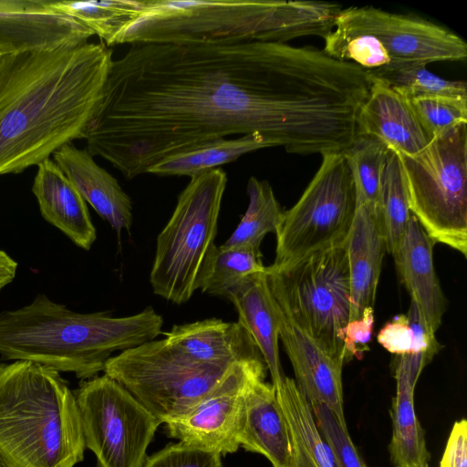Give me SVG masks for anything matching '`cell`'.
Segmentation results:
<instances>
[{"label":"cell","mask_w":467,"mask_h":467,"mask_svg":"<svg viewBox=\"0 0 467 467\" xmlns=\"http://www.w3.org/2000/svg\"><path fill=\"white\" fill-rule=\"evenodd\" d=\"M358 107L349 63L285 43L132 44L112 60L86 150L131 180L206 141L257 133L291 153L337 151Z\"/></svg>","instance_id":"cell-1"},{"label":"cell","mask_w":467,"mask_h":467,"mask_svg":"<svg viewBox=\"0 0 467 467\" xmlns=\"http://www.w3.org/2000/svg\"><path fill=\"white\" fill-rule=\"evenodd\" d=\"M112 60L104 43L88 42L0 56V175L85 139Z\"/></svg>","instance_id":"cell-2"},{"label":"cell","mask_w":467,"mask_h":467,"mask_svg":"<svg viewBox=\"0 0 467 467\" xmlns=\"http://www.w3.org/2000/svg\"><path fill=\"white\" fill-rule=\"evenodd\" d=\"M163 323L151 306L127 317L78 313L39 294L30 304L0 314V355L85 380L103 371L114 352L156 339Z\"/></svg>","instance_id":"cell-3"},{"label":"cell","mask_w":467,"mask_h":467,"mask_svg":"<svg viewBox=\"0 0 467 467\" xmlns=\"http://www.w3.org/2000/svg\"><path fill=\"white\" fill-rule=\"evenodd\" d=\"M341 9L323 1L142 0L141 13L120 44L232 45L325 38Z\"/></svg>","instance_id":"cell-4"},{"label":"cell","mask_w":467,"mask_h":467,"mask_svg":"<svg viewBox=\"0 0 467 467\" xmlns=\"http://www.w3.org/2000/svg\"><path fill=\"white\" fill-rule=\"evenodd\" d=\"M85 449L76 396L60 372L26 360L0 364L3 467H74Z\"/></svg>","instance_id":"cell-5"},{"label":"cell","mask_w":467,"mask_h":467,"mask_svg":"<svg viewBox=\"0 0 467 467\" xmlns=\"http://www.w3.org/2000/svg\"><path fill=\"white\" fill-rule=\"evenodd\" d=\"M324 41L326 54L366 71L467 57L465 41L448 28L373 6L342 8Z\"/></svg>","instance_id":"cell-6"},{"label":"cell","mask_w":467,"mask_h":467,"mask_svg":"<svg viewBox=\"0 0 467 467\" xmlns=\"http://www.w3.org/2000/svg\"><path fill=\"white\" fill-rule=\"evenodd\" d=\"M226 183L225 171L216 168L191 178L180 193L156 240L150 273L155 295L182 305L198 289L203 261L215 244Z\"/></svg>","instance_id":"cell-7"},{"label":"cell","mask_w":467,"mask_h":467,"mask_svg":"<svg viewBox=\"0 0 467 467\" xmlns=\"http://www.w3.org/2000/svg\"><path fill=\"white\" fill-rule=\"evenodd\" d=\"M266 274L277 303L332 358L345 364L350 317L347 243Z\"/></svg>","instance_id":"cell-8"},{"label":"cell","mask_w":467,"mask_h":467,"mask_svg":"<svg viewBox=\"0 0 467 467\" xmlns=\"http://www.w3.org/2000/svg\"><path fill=\"white\" fill-rule=\"evenodd\" d=\"M409 208L427 234L467 255V123L400 156Z\"/></svg>","instance_id":"cell-9"},{"label":"cell","mask_w":467,"mask_h":467,"mask_svg":"<svg viewBox=\"0 0 467 467\" xmlns=\"http://www.w3.org/2000/svg\"><path fill=\"white\" fill-rule=\"evenodd\" d=\"M234 364L201 362L165 339H153L110 357L103 372L163 423L192 408Z\"/></svg>","instance_id":"cell-10"},{"label":"cell","mask_w":467,"mask_h":467,"mask_svg":"<svg viewBox=\"0 0 467 467\" xmlns=\"http://www.w3.org/2000/svg\"><path fill=\"white\" fill-rule=\"evenodd\" d=\"M356 194L343 152L322 162L298 201L285 211L275 230L270 270L286 267L317 252L347 243L356 212Z\"/></svg>","instance_id":"cell-11"},{"label":"cell","mask_w":467,"mask_h":467,"mask_svg":"<svg viewBox=\"0 0 467 467\" xmlns=\"http://www.w3.org/2000/svg\"><path fill=\"white\" fill-rule=\"evenodd\" d=\"M74 394L86 448L95 454L96 467H143L161 422L105 374L81 380Z\"/></svg>","instance_id":"cell-12"},{"label":"cell","mask_w":467,"mask_h":467,"mask_svg":"<svg viewBox=\"0 0 467 467\" xmlns=\"http://www.w3.org/2000/svg\"><path fill=\"white\" fill-rule=\"evenodd\" d=\"M266 371L263 359L234 364L192 408L163 422L167 434L180 442L221 455L235 452L239 449L237 435L245 391L254 380L265 379Z\"/></svg>","instance_id":"cell-13"},{"label":"cell","mask_w":467,"mask_h":467,"mask_svg":"<svg viewBox=\"0 0 467 467\" xmlns=\"http://www.w3.org/2000/svg\"><path fill=\"white\" fill-rule=\"evenodd\" d=\"M93 35L48 0H0V48L7 53L78 46Z\"/></svg>","instance_id":"cell-14"},{"label":"cell","mask_w":467,"mask_h":467,"mask_svg":"<svg viewBox=\"0 0 467 467\" xmlns=\"http://www.w3.org/2000/svg\"><path fill=\"white\" fill-rule=\"evenodd\" d=\"M277 305L280 319L279 338L292 364L297 388L310 405H326L337 421L344 428H348L343 407L344 364L328 356L278 303Z\"/></svg>","instance_id":"cell-15"},{"label":"cell","mask_w":467,"mask_h":467,"mask_svg":"<svg viewBox=\"0 0 467 467\" xmlns=\"http://www.w3.org/2000/svg\"><path fill=\"white\" fill-rule=\"evenodd\" d=\"M368 76L370 88L358 115L357 137L377 140L400 156H415L431 140L420 124L410 100L382 81Z\"/></svg>","instance_id":"cell-16"},{"label":"cell","mask_w":467,"mask_h":467,"mask_svg":"<svg viewBox=\"0 0 467 467\" xmlns=\"http://www.w3.org/2000/svg\"><path fill=\"white\" fill-rule=\"evenodd\" d=\"M265 379L247 388L237 435L239 447L265 456L272 467H295L291 437L275 389Z\"/></svg>","instance_id":"cell-17"},{"label":"cell","mask_w":467,"mask_h":467,"mask_svg":"<svg viewBox=\"0 0 467 467\" xmlns=\"http://www.w3.org/2000/svg\"><path fill=\"white\" fill-rule=\"evenodd\" d=\"M435 244L411 214L400 245L392 254L411 301L434 333L441 324L446 307L445 296L434 269Z\"/></svg>","instance_id":"cell-18"},{"label":"cell","mask_w":467,"mask_h":467,"mask_svg":"<svg viewBox=\"0 0 467 467\" xmlns=\"http://www.w3.org/2000/svg\"><path fill=\"white\" fill-rule=\"evenodd\" d=\"M61 168L86 202L109 223L120 236L132 225V202L118 181L100 167L86 149L67 144L53 154Z\"/></svg>","instance_id":"cell-19"},{"label":"cell","mask_w":467,"mask_h":467,"mask_svg":"<svg viewBox=\"0 0 467 467\" xmlns=\"http://www.w3.org/2000/svg\"><path fill=\"white\" fill-rule=\"evenodd\" d=\"M385 252L378 209L370 204L357 206L347 240L351 304L349 321L359 319L367 307H373Z\"/></svg>","instance_id":"cell-20"},{"label":"cell","mask_w":467,"mask_h":467,"mask_svg":"<svg viewBox=\"0 0 467 467\" xmlns=\"http://www.w3.org/2000/svg\"><path fill=\"white\" fill-rule=\"evenodd\" d=\"M32 192L43 218L88 251L97 238L87 202L51 158L37 165Z\"/></svg>","instance_id":"cell-21"},{"label":"cell","mask_w":467,"mask_h":467,"mask_svg":"<svg viewBox=\"0 0 467 467\" xmlns=\"http://www.w3.org/2000/svg\"><path fill=\"white\" fill-rule=\"evenodd\" d=\"M164 339L190 358L204 363L231 365L263 359L252 337L239 322L208 318L174 325L165 333Z\"/></svg>","instance_id":"cell-22"},{"label":"cell","mask_w":467,"mask_h":467,"mask_svg":"<svg viewBox=\"0 0 467 467\" xmlns=\"http://www.w3.org/2000/svg\"><path fill=\"white\" fill-rule=\"evenodd\" d=\"M228 300L238 313V322L252 337L276 387L284 378L279 358V309L271 292L266 271L243 280Z\"/></svg>","instance_id":"cell-23"},{"label":"cell","mask_w":467,"mask_h":467,"mask_svg":"<svg viewBox=\"0 0 467 467\" xmlns=\"http://www.w3.org/2000/svg\"><path fill=\"white\" fill-rule=\"evenodd\" d=\"M395 379L396 394L390 410L392 436L388 447L391 463L394 467H426L430 454L414 408L418 379L411 377L404 356H398Z\"/></svg>","instance_id":"cell-24"},{"label":"cell","mask_w":467,"mask_h":467,"mask_svg":"<svg viewBox=\"0 0 467 467\" xmlns=\"http://www.w3.org/2000/svg\"><path fill=\"white\" fill-rule=\"evenodd\" d=\"M275 393L289 430L295 467H337L320 433L310 403L295 379L284 376Z\"/></svg>","instance_id":"cell-25"},{"label":"cell","mask_w":467,"mask_h":467,"mask_svg":"<svg viewBox=\"0 0 467 467\" xmlns=\"http://www.w3.org/2000/svg\"><path fill=\"white\" fill-rule=\"evenodd\" d=\"M268 147L275 146L257 133L242 135L236 139H217L167 157L152 165L148 172L192 178L232 162L244 154Z\"/></svg>","instance_id":"cell-26"},{"label":"cell","mask_w":467,"mask_h":467,"mask_svg":"<svg viewBox=\"0 0 467 467\" xmlns=\"http://www.w3.org/2000/svg\"><path fill=\"white\" fill-rule=\"evenodd\" d=\"M50 5L81 23L107 46L121 43L142 11V1H50Z\"/></svg>","instance_id":"cell-27"},{"label":"cell","mask_w":467,"mask_h":467,"mask_svg":"<svg viewBox=\"0 0 467 467\" xmlns=\"http://www.w3.org/2000/svg\"><path fill=\"white\" fill-rule=\"evenodd\" d=\"M266 271L261 252L246 248H223L215 244L205 257L198 280L202 293L228 299L246 277Z\"/></svg>","instance_id":"cell-28"},{"label":"cell","mask_w":467,"mask_h":467,"mask_svg":"<svg viewBox=\"0 0 467 467\" xmlns=\"http://www.w3.org/2000/svg\"><path fill=\"white\" fill-rule=\"evenodd\" d=\"M249 203L239 224L221 246L223 248H246L256 252L265 236L275 233L284 210L267 181L251 177L247 182Z\"/></svg>","instance_id":"cell-29"},{"label":"cell","mask_w":467,"mask_h":467,"mask_svg":"<svg viewBox=\"0 0 467 467\" xmlns=\"http://www.w3.org/2000/svg\"><path fill=\"white\" fill-rule=\"evenodd\" d=\"M378 213L386 252L392 255L400 245L411 213L400 155L389 150L380 182Z\"/></svg>","instance_id":"cell-30"},{"label":"cell","mask_w":467,"mask_h":467,"mask_svg":"<svg viewBox=\"0 0 467 467\" xmlns=\"http://www.w3.org/2000/svg\"><path fill=\"white\" fill-rule=\"evenodd\" d=\"M367 72L409 100L427 97L467 99L464 81L442 78L428 70L426 65H408Z\"/></svg>","instance_id":"cell-31"},{"label":"cell","mask_w":467,"mask_h":467,"mask_svg":"<svg viewBox=\"0 0 467 467\" xmlns=\"http://www.w3.org/2000/svg\"><path fill=\"white\" fill-rule=\"evenodd\" d=\"M351 173L356 204H370L378 209L380 182L389 150L380 141L357 137L342 151Z\"/></svg>","instance_id":"cell-32"},{"label":"cell","mask_w":467,"mask_h":467,"mask_svg":"<svg viewBox=\"0 0 467 467\" xmlns=\"http://www.w3.org/2000/svg\"><path fill=\"white\" fill-rule=\"evenodd\" d=\"M410 103L430 140L467 123V99L427 97L410 99Z\"/></svg>","instance_id":"cell-33"},{"label":"cell","mask_w":467,"mask_h":467,"mask_svg":"<svg viewBox=\"0 0 467 467\" xmlns=\"http://www.w3.org/2000/svg\"><path fill=\"white\" fill-rule=\"evenodd\" d=\"M317 426L330 447L337 467H366L356 450L348 428H344L336 416L324 404H311Z\"/></svg>","instance_id":"cell-34"},{"label":"cell","mask_w":467,"mask_h":467,"mask_svg":"<svg viewBox=\"0 0 467 467\" xmlns=\"http://www.w3.org/2000/svg\"><path fill=\"white\" fill-rule=\"evenodd\" d=\"M221 456L179 441L147 457L143 467H223Z\"/></svg>","instance_id":"cell-35"},{"label":"cell","mask_w":467,"mask_h":467,"mask_svg":"<svg viewBox=\"0 0 467 467\" xmlns=\"http://www.w3.org/2000/svg\"><path fill=\"white\" fill-rule=\"evenodd\" d=\"M377 339L392 354L410 355L413 346V331L408 316L405 314L395 316L379 330Z\"/></svg>","instance_id":"cell-36"},{"label":"cell","mask_w":467,"mask_h":467,"mask_svg":"<svg viewBox=\"0 0 467 467\" xmlns=\"http://www.w3.org/2000/svg\"><path fill=\"white\" fill-rule=\"evenodd\" d=\"M374 324V309L367 307L359 319L349 321L345 329L347 361L359 357L370 340Z\"/></svg>","instance_id":"cell-37"},{"label":"cell","mask_w":467,"mask_h":467,"mask_svg":"<svg viewBox=\"0 0 467 467\" xmlns=\"http://www.w3.org/2000/svg\"><path fill=\"white\" fill-rule=\"evenodd\" d=\"M440 467H467V421L454 422L444 449Z\"/></svg>","instance_id":"cell-38"},{"label":"cell","mask_w":467,"mask_h":467,"mask_svg":"<svg viewBox=\"0 0 467 467\" xmlns=\"http://www.w3.org/2000/svg\"><path fill=\"white\" fill-rule=\"evenodd\" d=\"M17 263L5 251L0 250V291L16 277Z\"/></svg>","instance_id":"cell-39"},{"label":"cell","mask_w":467,"mask_h":467,"mask_svg":"<svg viewBox=\"0 0 467 467\" xmlns=\"http://www.w3.org/2000/svg\"><path fill=\"white\" fill-rule=\"evenodd\" d=\"M7 52L5 51L4 49L0 48V56L3 55V54H6Z\"/></svg>","instance_id":"cell-40"},{"label":"cell","mask_w":467,"mask_h":467,"mask_svg":"<svg viewBox=\"0 0 467 467\" xmlns=\"http://www.w3.org/2000/svg\"><path fill=\"white\" fill-rule=\"evenodd\" d=\"M0 467H3L1 461H0Z\"/></svg>","instance_id":"cell-41"},{"label":"cell","mask_w":467,"mask_h":467,"mask_svg":"<svg viewBox=\"0 0 467 467\" xmlns=\"http://www.w3.org/2000/svg\"><path fill=\"white\" fill-rule=\"evenodd\" d=\"M366 467H369V466L366 465Z\"/></svg>","instance_id":"cell-42"},{"label":"cell","mask_w":467,"mask_h":467,"mask_svg":"<svg viewBox=\"0 0 467 467\" xmlns=\"http://www.w3.org/2000/svg\"><path fill=\"white\" fill-rule=\"evenodd\" d=\"M426 467H429V465H428V466H426Z\"/></svg>","instance_id":"cell-43"}]
</instances>
